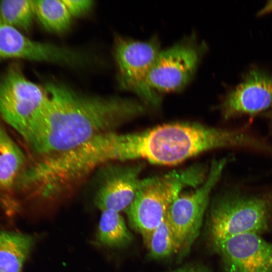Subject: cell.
Instances as JSON below:
<instances>
[{"instance_id":"11","label":"cell","mask_w":272,"mask_h":272,"mask_svg":"<svg viewBox=\"0 0 272 272\" xmlns=\"http://www.w3.org/2000/svg\"><path fill=\"white\" fill-rule=\"evenodd\" d=\"M224 272H272V242L260 235L245 233L214 246Z\"/></svg>"},{"instance_id":"6","label":"cell","mask_w":272,"mask_h":272,"mask_svg":"<svg viewBox=\"0 0 272 272\" xmlns=\"http://www.w3.org/2000/svg\"><path fill=\"white\" fill-rule=\"evenodd\" d=\"M160 51L156 37L146 41L119 38L114 48L120 87L133 92L145 105L155 108L160 105L161 99L150 86L148 77Z\"/></svg>"},{"instance_id":"2","label":"cell","mask_w":272,"mask_h":272,"mask_svg":"<svg viewBox=\"0 0 272 272\" xmlns=\"http://www.w3.org/2000/svg\"><path fill=\"white\" fill-rule=\"evenodd\" d=\"M124 160H145L172 165L213 149L253 148L256 141L247 133L196 122H172L133 133H122Z\"/></svg>"},{"instance_id":"18","label":"cell","mask_w":272,"mask_h":272,"mask_svg":"<svg viewBox=\"0 0 272 272\" xmlns=\"http://www.w3.org/2000/svg\"><path fill=\"white\" fill-rule=\"evenodd\" d=\"M143 239L150 255L155 258H165L180 250L166 216L162 223Z\"/></svg>"},{"instance_id":"13","label":"cell","mask_w":272,"mask_h":272,"mask_svg":"<svg viewBox=\"0 0 272 272\" xmlns=\"http://www.w3.org/2000/svg\"><path fill=\"white\" fill-rule=\"evenodd\" d=\"M25 156L0 121V190L10 189L23 171Z\"/></svg>"},{"instance_id":"3","label":"cell","mask_w":272,"mask_h":272,"mask_svg":"<svg viewBox=\"0 0 272 272\" xmlns=\"http://www.w3.org/2000/svg\"><path fill=\"white\" fill-rule=\"evenodd\" d=\"M208 171L199 164L147 178L125 210L131 225L143 238L147 236L162 223L182 190L199 186Z\"/></svg>"},{"instance_id":"9","label":"cell","mask_w":272,"mask_h":272,"mask_svg":"<svg viewBox=\"0 0 272 272\" xmlns=\"http://www.w3.org/2000/svg\"><path fill=\"white\" fill-rule=\"evenodd\" d=\"M144 163H108L102 167L100 182L94 196L95 206L102 211L119 213L126 210L138 191L146 183L140 175Z\"/></svg>"},{"instance_id":"16","label":"cell","mask_w":272,"mask_h":272,"mask_svg":"<svg viewBox=\"0 0 272 272\" xmlns=\"http://www.w3.org/2000/svg\"><path fill=\"white\" fill-rule=\"evenodd\" d=\"M35 17L46 30L65 31L71 26L72 16L63 0L33 1Z\"/></svg>"},{"instance_id":"21","label":"cell","mask_w":272,"mask_h":272,"mask_svg":"<svg viewBox=\"0 0 272 272\" xmlns=\"http://www.w3.org/2000/svg\"><path fill=\"white\" fill-rule=\"evenodd\" d=\"M272 11V1H269L258 12L257 15L261 16Z\"/></svg>"},{"instance_id":"19","label":"cell","mask_w":272,"mask_h":272,"mask_svg":"<svg viewBox=\"0 0 272 272\" xmlns=\"http://www.w3.org/2000/svg\"><path fill=\"white\" fill-rule=\"evenodd\" d=\"M72 17L81 16L88 12L92 7L91 0H63Z\"/></svg>"},{"instance_id":"12","label":"cell","mask_w":272,"mask_h":272,"mask_svg":"<svg viewBox=\"0 0 272 272\" xmlns=\"http://www.w3.org/2000/svg\"><path fill=\"white\" fill-rule=\"evenodd\" d=\"M272 107V76L259 70H250L243 81L229 92L221 105L225 119L255 114Z\"/></svg>"},{"instance_id":"5","label":"cell","mask_w":272,"mask_h":272,"mask_svg":"<svg viewBox=\"0 0 272 272\" xmlns=\"http://www.w3.org/2000/svg\"><path fill=\"white\" fill-rule=\"evenodd\" d=\"M48 100L46 89L31 82L18 65L0 77V117L27 143Z\"/></svg>"},{"instance_id":"7","label":"cell","mask_w":272,"mask_h":272,"mask_svg":"<svg viewBox=\"0 0 272 272\" xmlns=\"http://www.w3.org/2000/svg\"><path fill=\"white\" fill-rule=\"evenodd\" d=\"M227 163V158L213 160L202 183L194 190L181 193L169 207L166 217L180 250L189 248L198 235L211 192Z\"/></svg>"},{"instance_id":"14","label":"cell","mask_w":272,"mask_h":272,"mask_svg":"<svg viewBox=\"0 0 272 272\" xmlns=\"http://www.w3.org/2000/svg\"><path fill=\"white\" fill-rule=\"evenodd\" d=\"M33 243L30 235L0 231V272H21Z\"/></svg>"},{"instance_id":"22","label":"cell","mask_w":272,"mask_h":272,"mask_svg":"<svg viewBox=\"0 0 272 272\" xmlns=\"http://www.w3.org/2000/svg\"><path fill=\"white\" fill-rule=\"evenodd\" d=\"M271 117H272V111H271Z\"/></svg>"},{"instance_id":"10","label":"cell","mask_w":272,"mask_h":272,"mask_svg":"<svg viewBox=\"0 0 272 272\" xmlns=\"http://www.w3.org/2000/svg\"><path fill=\"white\" fill-rule=\"evenodd\" d=\"M7 59L79 66L84 64L86 58L74 49L32 40L20 30L0 22V60Z\"/></svg>"},{"instance_id":"8","label":"cell","mask_w":272,"mask_h":272,"mask_svg":"<svg viewBox=\"0 0 272 272\" xmlns=\"http://www.w3.org/2000/svg\"><path fill=\"white\" fill-rule=\"evenodd\" d=\"M201 53L200 47L191 40L161 50L149 75L150 86L164 92L181 90L194 75Z\"/></svg>"},{"instance_id":"20","label":"cell","mask_w":272,"mask_h":272,"mask_svg":"<svg viewBox=\"0 0 272 272\" xmlns=\"http://www.w3.org/2000/svg\"><path fill=\"white\" fill-rule=\"evenodd\" d=\"M168 272H209L203 268L196 266H183Z\"/></svg>"},{"instance_id":"1","label":"cell","mask_w":272,"mask_h":272,"mask_svg":"<svg viewBox=\"0 0 272 272\" xmlns=\"http://www.w3.org/2000/svg\"><path fill=\"white\" fill-rule=\"evenodd\" d=\"M45 88L48 100L27 144L40 157L67 152L115 131L146 112L144 104L130 98L84 95L53 82Z\"/></svg>"},{"instance_id":"17","label":"cell","mask_w":272,"mask_h":272,"mask_svg":"<svg viewBox=\"0 0 272 272\" xmlns=\"http://www.w3.org/2000/svg\"><path fill=\"white\" fill-rule=\"evenodd\" d=\"M35 10L33 1H0V22L17 29L28 31L32 27Z\"/></svg>"},{"instance_id":"15","label":"cell","mask_w":272,"mask_h":272,"mask_svg":"<svg viewBox=\"0 0 272 272\" xmlns=\"http://www.w3.org/2000/svg\"><path fill=\"white\" fill-rule=\"evenodd\" d=\"M132 238L119 213L108 210L102 211L96 234L99 244L110 248H120L130 243Z\"/></svg>"},{"instance_id":"4","label":"cell","mask_w":272,"mask_h":272,"mask_svg":"<svg viewBox=\"0 0 272 272\" xmlns=\"http://www.w3.org/2000/svg\"><path fill=\"white\" fill-rule=\"evenodd\" d=\"M272 230V195L228 191L216 197L210 211L209 231L215 246L245 233L261 235Z\"/></svg>"}]
</instances>
